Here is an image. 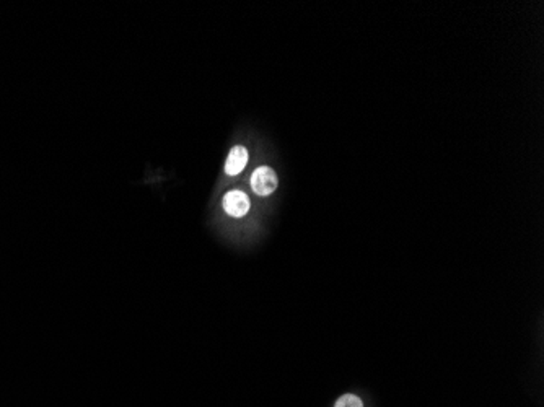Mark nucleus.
I'll return each mask as SVG.
<instances>
[{
	"label": "nucleus",
	"mask_w": 544,
	"mask_h": 407,
	"mask_svg": "<svg viewBox=\"0 0 544 407\" xmlns=\"http://www.w3.org/2000/svg\"><path fill=\"white\" fill-rule=\"evenodd\" d=\"M250 160V153L243 145H237L230 150L227 161H225V175L227 176H237L241 171L245 170L246 163Z\"/></svg>",
	"instance_id": "7ed1b4c3"
},
{
	"label": "nucleus",
	"mask_w": 544,
	"mask_h": 407,
	"mask_svg": "<svg viewBox=\"0 0 544 407\" xmlns=\"http://www.w3.org/2000/svg\"><path fill=\"white\" fill-rule=\"evenodd\" d=\"M277 186L279 180L276 171L269 168V166H260V168H256L253 175H251V189H253V192L257 194V196H271L277 189Z\"/></svg>",
	"instance_id": "f257e3e1"
},
{
	"label": "nucleus",
	"mask_w": 544,
	"mask_h": 407,
	"mask_svg": "<svg viewBox=\"0 0 544 407\" xmlns=\"http://www.w3.org/2000/svg\"><path fill=\"white\" fill-rule=\"evenodd\" d=\"M222 207L227 215L233 217V219H241V217H245L250 212L251 200L243 191L233 189V191H228L223 196Z\"/></svg>",
	"instance_id": "f03ea898"
},
{
	"label": "nucleus",
	"mask_w": 544,
	"mask_h": 407,
	"mask_svg": "<svg viewBox=\"0 0 544 407\" xmlns=\"http://www.w3.org/2000/svg\"><path fill=\"white\" fill-rule=\"evenodd\" d=\"M334 407H363L362 399L356 394H344L336 401Z\"/></svg>",
	"instance_id": "20e7f679"
}]
</instances>
